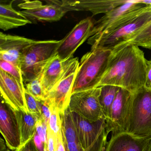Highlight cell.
<instances>
[{
    "instance_id": "3",
    "label": "cell",
    "mask_w": 151,
    "mask_h": 151,
    "mask_svg": "<svg viewBox=\"0 0 151 151\" xmlns=\"http://www.w3.org/2000/svg\"><path fill=\"white\" fill-rule=\"evenodd\" d=\"M60 40H35L24 49L20 58V68L25 83L43 73L48 62L56 55Z\"/></svg>"
},
{
    "instance_id": "4",
    "label": "cell",
    "mask_w": 151,
    "mask_h": 151,
    "mask_svg": "<svg viewBox=\"0 0 151 151\" xmlns=\"http://www.w3.org/2000/svg\"><path fill=\"white\" fill-rule=\"evenodd\" d=\"M149 6L142 4L140 0H129L95 22L91 37H97L114 31L140 15Z\"/></svg>"
},
{
    "instance_id": "22",
    "label": "cell",
    "mask_w": 151,
    "mask_h": 151,
    "mask_svg": "<svg viewBox=\"0 0 151 151\" xmlns=\"http://www.w3.org/2000/svg\"><path fill=\"white\" fill-rule=\"evenodd\" d=\"M99 101L103 114L106 119L112 104L116 97L120 87L112 85L100 86Z\"/></svg>"
},
{
    "instance_id": "15",
    "label": "cell",
    "mask_w": 151,
    "mask_h": 151,
    "mask_svg": "<svg viewBox=\"0 0 151 151\" xmlns=\"http://www.w3.org/2000/svg\"><path fill=\"white\" fill-rule=\"evenodd\" d=\"M129 0H80L53 1L55 4L70 11H85L91 12L93 15L107 14L118 6L127 3Z\"/></svg>"
},
{
    "instance_id": "31",
    "label": "cell",
    "mask_w": 151,
    "mask_h": 151,
    "mask_svg": "<svg viewBox=\"0 0 151 151\" xmlns=\"http://www.w3.org/2000/svg\"><path fill=\"white\" fill-rule=\"evenodd\" d=\"M57 139H55L54 136L51 132L47 129V139L46 144L47 145V148L49 151H55V145Z\"/></svg>"
},
{
    "instance_id": "30",
    "label": "cell",
    "mask_w": 151,
    "mask_h": 151,
    "mask_svg": "<svg viewBox=\"0 0 151 151\" xmlns=\"http://www.w3.org/2000/svg\"><path fill=\"white\" fill-rule=\"evenodd\" d=\"M36 132L40 137L42 141L45 144L47 139V134H46L44 131L42 122L40 119H39L37 122V125H36Z\"/></svg>"
},
{
    "instance_id": "33",
    "label": "cell",
    "mask_w": 151,
    "mask_h": 151,
    "mask_svg": "<svg viewBox=\"0 0 151 151\" xmlns=\"http://www.w3.org/2000/svg\"><path fill=\"white\" fill-rule=\"evenodd\" d=\"M33 138L21 146L17 151H38L34 144Z\"/></svg>"
},
{
    "instance_id": "28",
    "label": "cell",
    "mask_w": 151,
    "mask_h": 151,
    "mask_svg": "<svg viewBox=\"0 0 151 151\" xmlns=\"http://www.w3.org/2000/svg\"><path fill=\"white\" fill-rule=\"evenodd\" d=\"M41 115L39 119L44 121L46 123L48 124L52 114L51 108L44 101H41Z\"/></svg>"
},
{
    "instance_id": "23",
    "label": "cell",
    "mask_w": 151,
    "mask_h": 151,
    "mask_svg": "<svg viewBox=\"0 0 151 151\" xmlns=\"http://www.w3.org/2000/svg\"><path fill=\"white\" fill-rule=\"evenodd\" d=\"M130 45L151 49V22L131 40L116 48Z\"/></svg>"
},
{
    "instance_id": "10",
    "label": "cell",
    "mask_w": 151,
    "mask_h": 151,
    "mask_svg": "<svg viewBox=\"0 0 151 151\" xmlns=\"http://www.w3.org/2000/svg\"><path fill=\"white\" fill-rule=\"evenodd\" d=\"M132 93L120 88L106 119L107 132L112 135L127 132Z\"/></svg>"
},
{
    "instance_id": "20",
    "label": "cell",
    "mask_w": 151,
    "mask_h": 151,
    "mask_svg": "<svg viewBox=\"0 0 151 151\" xmlns=\"http://www.w3.org/2000/svg\"><path fill=\"white\" fill-rule=\"evenodd\" d=\"M62 131L66 141L68 151H83L72 118L71 111L68 108L60 114Z\"/></svg>"
},
{
    "instance_id": "39",
    "label": "cell",
    "mask_w": 151,
    "mask_h": 151,
    "mask_svg": "<svg viewBox=\"0 0 151 151\" xmlns=\"http://www.w3.org/2000/svg\"></svg>"
},
{
    "instance_id": "34",
    "label": "cell",
    "mask_w": 151,
    "mask_h": 151,
    "mask_svg": "<svg viewBox=\"0 0 151 151\" xmlns=\"http://www.w3.org/2000/svg\"><path fill=\"white\" fill-rule=\"evenodd\" d=\"M33 139L34 144L38 151H45V144L41 140L37 132L35 133Z\"/></svg>"
},
{
    "instance_id": "29",
    "label": "cell",
    "mask_w": 151,
    "mask_h": 151,
    "mask_svg": "<svg viewBox=\"0 0 151 151\" xmlns=\"http://www.w3.org/2000/svg\"><path fill=\"white\" fill-rule=\"evenodd\" d=\"M55 151H68L66 141L62 131L59 133L55 142Z\"/></svg>"
},
{
    "instance_id": "38",
    "label": "cell",
    "mask_w": 151,
    "mask_h": 151,
    "mask_svg": "<svg viewBox=\"0 0 151 151\" xmlns=\"http://www.w3.org/2000/svg\"><path fill=\"white\" fill-rule=\"evenodd\" d=\"M7 151H9V150H7ZM17 151V150H15V151Z\"/></svg>"
},
{
    "instance_id": "5",
    "label": "cell",
    "mask_w": 151,
    "mask_h": 151,
    "mask_svg": "<svg viewBox=\"0 0 151 151\" xmlns=\"http://www.w3.org/2000/svg\"><path fill=\"white\" fill-rule=\"evenodd\" d=\"M127 132L141 138L151 137V88L145 87L132 93Z\"/></svg>"
},
{
    "instance_id": "26",
    "label": "cell",
    "mask_w": 151,
    "mask_h": 151,
    "mask_svg": "<svg viewBox=\"0 0 151 151\" xmlns=\"http://www.w3.org/2000/svg\"><path fill=\"white\" fill-rule=\"evenodd\" d=\"M52 114L47 124V129L49 130L55 139H57L59 133L62 131V122L60 114L54 109H51Z\"/></svg>"
},
{
    "instance_id": "9",
    "label": "cell",
    "mask_w": 151,
    "mask_h": 151,
    "mask_svg": "<svg viewBox=\"0 0 151 151\" xmlns=\"http://www.w3.org/2000/svg\"><path fill=\"white\" fill-rule=\"evenodd\" d=\"M101 87L74 93L71 94L69 108L90 122L106 120L99 101Z\"/></svg>"
},
{
    "instance_id": "37",
    "label": "cell",
    "mask_w": 151,
    "mask_h": 151,
    "mask_svg": "<svg viewBox=\"0 0 151 151\" xmlns=\"http://www.w3.org/2000/svg\"><path fill=\"white\" fill-rule=\"evenodd\" d=\"M45 151H48L47 145L46 144H45Z\"/></svg>"
},
{
    "instance_id": "17",
    "label": "cell",
    "mask_w": 151,
    "mask_h": 151,
    "mask_svg": "<svg viewBox=\"0 0 151 151\" xmlns=\"http://www.w3.org/2000/svg\"><path fill=\"white\" fill-rule=\"evenodd\" d=\"M151 139L137 137L127 132L112 135L105 151H146Z\"/></svg>"
},
{
    "instance_id": "21",
    "label": "cell",
    "mask_w": 151,
    "mask_h": 151,
    "mask_svg": "<svg viewBox=\"0 0 151 151\" xmlns=\"http://www.w3.org/2000/svg\"><path fill=\"white\" fill-rule=\"evenodd\" d=\"M16 112L20 124L22 146L34 137L38 118L29 113L17 111Z\"/></svg>"
},
{
    "instance_id": "13",
    "label": "cell",
    "mask_w": 151,
    "mask_h": 151,
    "mask_svg": "<svg viewBox=\"0 0 151 151\" xmlns=\"http://www.w3.org/2000/svg\"><path fill=\"white\" fill-rule=\"evenodd\" d=\"M47 2L48 3L44 5L40 1L24 0L18 6L28 19L39 21L57 22L68 12L65 8L55 4L53 1Z\"/></svg>"
},
{
    "instance_id": "35",
    "label": "cell",
    "mask_w": 151,
    "mask_h": 151,
    "mask_svg": "<svg viewBox=\"0 0 151 151\" xmlns=\"http://www.w3.org/2000/svg\"><path fill=\"white\" fill-rule=\"evenodd\" d=\"M6 148L4 140H3L2 138H1V151H5Z\"/></svg>"
},
{
    "instance_id": "36",
    "label": "cell",
    "mask_w": 151,
    "mask_h": 151,
    "mask_svg": "<svg viewBox=\"0 0 151 151\" xmlns=\"http://www.w3.org/2000/svg\"><path fill=\"white\" fill-rule=\"evenodd\" d=\"M146 151H151V140H150V142H149V145H148V147H147Z\"/></svg>"
},
{
    "instance_id": "7",
    "label": "cell",
    "mask_w": 151,
    "mask_h": 151,
    "mask_svg": "<svg viewBox=\"0 0 151 151\" xmlns=\"http://www.w3.org/2000/svg\"><path fill=\"white\" fill-rule=\"evenodd\" d=\"M71 114L83 151H105L108 135L106 119L90 122L75 112Z\"/></svg>"
},
{
    "instance_id": "16",
    "label": "cell",
    "mask_w": 151,
    "mask_h": 151,
    "mask_svg": "<svg viewBox=\"0 0 151 151\" xmlns=\"http://www.w3.org/2000/svg\"><path fill=\"white\" fill-rule=\"evenodd\" d=\"M34 41L33 40L24 37L1 32L0 60L13 63L20 68V58L24 51Z\"/></svg>"
},
{
    "instance_id": "25",
    "label": "cell",
    "mask_w": 151,
    "mask_h": 151,
    "mask_svg": "<svg viewBox=\"0 0 151 151\" xmlns=\"http://www.w3.org/2000/svg\"><path fill=\"white\" fill-rule=\"evenodd\" d=\"M0 69L15 78L20 84H24V79L21 69L8 62L0 60Z\"/></svg>"
},
{
    "instance_id": "2",
    "label": "cell",
    "mask_w": 151,
    "mask_h": 151,
    "mask_svg": "<svg viewBox=\"0 0 151 151\" xmlns=\"http://www.w3.org/2000/svg\"><path fill=\"white\" fill-rule=\"evenodd\" d=\"M112 52L99 47L83 55L79 62L72 94L97 87L107 68Z\"/></svg>"
},
{
    "instance_id": "12",
    "label": "cell",
    "mask_w": 151,
    "mask_h": 151,
    "mask_svg": "<svg viewBox=\"0 0 151 151\" xmlns=\"http://www.w3.org/2000/svg\"><path fill=\"white\" fill-rule=\"evenodd\" d=\"M0 131L10 150L15 151L21 147V131L17 113L2 98L0 106Z\"/></svg>"
},
{
    "instance_id": "1",
    "label": "cell",
    "mask_w": 151,
    "mask_h": 151,
    "mask_svg": "<svg viewBox=\"0 0 151 151\" xmlns=\"http://www.w3.org/2000/svg\"><path fill=\"white\" fill-rule=\"evenodd\" d=\"M97 87L118 86L132 93L145 87L146 59L139 47L128 45L115 48Z\"/></svg>"
},
{
    "instance_id": "19",
    "label": "cell",
    "mask_w": 151,
    "mask_h": 151,
    "mask_svg": "<svg viewBox=\"0 0 151 151\" xmlns=\"http://www.w3.org/2000/svg\"><path fill=\"white\" fill-rule=\"evenodd\" d=\"M13 1L0 4V29L5 31L32 23L21 11L13 8Z\"/></svg>"
},
{
    "instance_id": "18",
    "label": "cell",
    "mask_w": 151,
    "mask_h": 151,
    "mask_svg": "<svg viewBox=\"0 0 151 151\" xmlns=\"http://www.w3.org/2000/svg\"><path fill=\"white\" fill-rule=\"evenodd\" d=\"M70 60H62L56 55L48 62L41 74L42 85L46 96L60 79Z\"/></svg>"
},
{
    "instance_id": "6",
    "label": "cell",
    "mask_w": 151,
    "mask_h": 151,
    "mask_svg": "<svg viewBox=\"0 0 151 151\" xmlns=\"http://www.w3.org/2000/svg\"><path fill=\"white\" fill-rule=\"evenodd\" d=\"M151 22V6L140 15L114 31L97 37L88 39L91 49L104 47L113 50L131 40Z\"/></svg>"
},
{
    "instance_id": "14",
    "label": "cell",
    "mask_w": 151,
    "mask_h": 151,
    "mask_svg": "<svg viewBox=\"0 0 151 151\" xmlns=\"http://www.w3.org/2000/svg\"><path fill=\"white\" fill-rule=\"evenodd\" d=\"M1 98L17 111L29 113L25 99V87L15 78L0 69Z\"/></svg>"
},
{
    "instance_id": "8",
    "label": "cell",
    "mask_w": 151,
    "mask_h": 151,
    "mask_svg": "<svg viewBox=\"0 0 151 151\" xmlns=\"http://www.w3.org/2000/svg\"><path fill=\"white\" fill-rule=\"evenodd\" d=\"M79 63L78 58L71 59L62 76L43 101L60 114H64L69 105Z\"/></svg>"
},
{
    "instance_id": "27",
    "label": "cell",
    "mask_w": 151,
    "mask_h": 151,
    "mask_svg": "<svg viewBox=\"0 0 151 151\" xmlns=\"http://www.w3.org/2000/svg\"><path fill=\"white\" fill-rule=\"evenodd\" d=\"M25 99L29 113L37 117L40 118L41 115V102L37 100L25 90Z\"/></svg>"
},
{
    "instance_id": "32",
    "label": "cell",
    "mask_w": 151,
    "mask_h": 151,
    "mask_svg": "<svg viewBox=\"0 0 151 151\" xmlns=\"http://www.w3.org/2000/svg\"><path fill=\"white\" fill-rule=\"evenodd\" d=\"M145 87L151 88V60H146Z\"/></svg>"
},
{
    "instance_id": "11",
    "label": "cell",
    "mask_w": 151,
    "mask_h": 151,
    "mask_svg": "<svg viewBox=\"0 0 151 151\" xmlns=\"http://www.w3.org/2000/svg\"><path fill=\"white\" fill-rule=\"evenodd\" d=\"M94 22L91 17L80 21L60 40L56 50V55L63 61L74 58L73 55L78 48L91 37Z\"/></svg>"
},
{
    "instance_id": "24",
    "label": "cell",
    "mask_w": 151,
    "mask_h": 151,
    "mask_svg": "<svg viewBox=\"0 0 151 151\" xmlns=\"http://www.w3.org/2000/svg\"><path fill=\"white\" fill-rule=\"evenodd\" d=\"M25 90L40 101L45 100L46 94L44 91L41 80V75L31 82L26 83Z\"/></svg>"
}]
</instances>
